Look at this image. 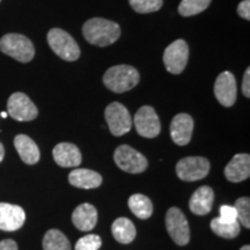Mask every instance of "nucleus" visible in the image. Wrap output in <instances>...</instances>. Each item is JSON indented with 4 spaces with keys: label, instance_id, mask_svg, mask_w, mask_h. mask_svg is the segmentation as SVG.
Here are the masks:
<instances>
[{
    "label": "nucleus",
    "instance_id": "obj_24",
    "mask_svg": "<svg viewBox=\"0 0 250 250\" xmlns=\"http://www.w3.org/2000/svg\"><path fill=\"white\" fill-rule=\"evenodd\" d=\"M211 229L214 234L224 239H234L240 234V224L237 220L233 223H225L219 218H214L211 221Z\"/></svg>",
    "mask_w": 250,
    "mask_h": 250
},
{
    "label": "nucleus",
    "instance_id": "obj_9",
    "mask_svg": "<svg viewBox=\"0 0 250 250\" xmlns=\"http://www.w3.org/2000/svg\"><path fill=\"white\" fill-rule=\"evenodd\" d=\"M189 59V46L184 40H176L167 46L164 52V62L171 74H181Z\"/></svg>",
    "mask_w": 250,
    "mask_h": 250
},
{
    "label": "nucleus",
    "instance_id": "obj_29",
    "mask_svg": "<svg viewBox=\"0 0 250 250\" xmlns=\"http://www.w3.org/2000/svg\"><path fill=\"white\" fill-rule=\"evenodd\" d=\"M221 221L225 223H233V221L237 220L236 210L234 206L229 205H223L220 208V217H219Z\"/></svg>",
    "mask_w": 250,
    "mask_h": 250
},
{
    "label": "nucleus",
    "instance_id": "obj_11",
    "mask_svg": "<svg viewBox=\"0 0 250 250\" xmlns=\"http://www.w3.org/2000/svg\"><path fill=\"white\" fill-rule=\"evenodd\" d=\"M134 126L137 132L144 138H155L161 131L158 114L149 105H144L134 115Z\"/></svg>",
    "mask_w": 250,
    "mask_h": 250
},
{
    "label": "nucleus",
    "instance_id": "obj_19",
    "mask_svg": "<svg viewBox=\"0 0 250 250\" xmlns=\"http://www.w3.org/2000/svg\"><path fill=\"white\" fill-rule=\"evenodd\" d=\"M14 146L24 164L35 165L40 161V148L30 137L26 134H18L14 138Z\"/></svg>",
    "mask_w": 250,
    "mask_h": 250
},
{
    "label": "nucleus",
    "instance_id": "obj_21",
    "mask_svg": "<svg viewBox=\"0 0 250 250\" xmlns=\"http://www.w3.org/2000/svg\"><path fill=\"white\" fill-rule=\"evenodd\" d=\"M111 232L116 241L123 245L131 243L137 235L136 227L132 221L127 218H118L112 223Z\"/></svg>",
    "mask_w": 250,
    "mask_h": 250
},
{
    "label": "nucleus",
    "instance_id": "obj_27",
    "mask_svg": "<svg viewBox=\"0 0 250 250\" xmlns=\"http://www.w3.org/2000/svg\"><path fill=\"white\" fill-rule=\"evenodd\" d=\"M237 221L246 228H250V199L249 197H241L235 202Z\"/></svg>",
    "mask_w": 250,
    "mask_h": 250
},
{
    "label": "nucleus",
    "instance_id": "obj_7",
    "mask_svg": "<svg viewBox=\"0 0 250 250\" xmlns=\"http://www.w3.org/2000/svg\"><path fill=\"white\" fill-rule=\"evenodd\" d=\"M104 117L110 132L116 137L127 133L132 127V117L129 110L120 102H112L105 108Z\"/></svg>",
    "mask_w": 250,
    "mask_h": 250
},
{
    "label": "nucleus",
    "instance_id": "obj_2",
    "mask_svg": "<svg viewBox=\"0 0 250 250\" xmlns=\"http://www.w3.org/2000/svg\"><path fill=\"white\" fill-rule=\"evenodd\" d=\"M139 72L130 65H116L107 70L103 76V83L111 92L121 94L138 85Z\"/></svg>",
    "mask_w": 250,
    "mask_h": 250
},
{
    "label": "nucleus",
    "instance_id": "obj_14",
    "mask_svg": "<svg viewBox=\"0 0 250 250\" xmlns=\"http://www.w3.org/2000/svg\"><path fill=\"white\" fill-rule=\"evenodd\" d=\"M193 131V120L189 114H179L170 124V137L176 145L186 146L190 143Z\"/></svg>",
    "mask_w": 250,
    "mask_h": 250
},
{
    "label": "nucleus",
    "instance_id": "obj_28",
    "mask_svg": "<svg viewBox=\"0 0 250 250\" xmlns=\"http://www.w3.org/2000/svg\"><path fill=\"white\" fill-rule=\"evenodd\" d=\"M102 246L101 237L96 234H88L78 240L74 250H99Z\"/></svg>",
    "mask_w": 250,
    "mask_h": 250
},
{
    "label": "nucleus",
    "instance_id": "obj_32",
    "mask_svg": "<svg viewBox=\"0 0 250 250\" xmlns=\"http://www.w3.org/2000/svg\"><path fill=\"white\" fill-rule=\"evenodd\" d=\"M0 250H18V245L11 239L2 240L0 241Z\"/></svg>",
    "mask_w": 250,
    "mask_h": 250
},
{
    "label": "nucleus",
    "instance_id": "obj_15",
    "mask_svg": "<svg viewBox=\"0 0 250 250\" xmlns=\"http://www.w3.org/2000/svg\"><path fill=\"white\" fill-rule=\"evenodd\" d=\"M225 176L229 182H242L250 176V155L241 153L233 156L225 167Z\"/></svg>",
    "mask_w": 250,
    "mask_h": 250
},
{
    "label": "nucleus",
    "instance_id": "obj_1",
    "mask_svg": "<svg viewBox=\"0 0 250 250\" xmlns=\"http://www.w3.org/2000/svg\"><path fill=\"white\" fill-rule=\"evenodd\" d=\"M83 34L90 44L108 46L114 44L121 36V28L114 21L102 18H93L86 21Z\"/></svg>",
    "mask_w": 250,
    "mask_h": 250
},
{
    "label": "nucleus",
    "instance_id": "obj_20",
    "mask_svg": "<svg viewBox=\"0 0 250 250\" xmlns=\"http://www.w3.org/2000/svg\"><path fill=\"white\" fill-rule=\"evenodd\" d=\"M68 182L71 186L80 189H95L101 186L102 176L94 170L78 168L68 175Z\"/></svg>",
    "mask_w": 250,
    "mask_h": 250
},
{
    "label": "nucleus",
    "instance_id": "obj_18",
    "mask_svg": "<svg viewBox=\"0 0 250 250\" xmlns=\"http://www.w3.org/2000/svg\"><path fill=\"white\" fill-rule=\"evenodd\" d=\"M72 221L79 230L83 232L92 230L98 223V211L95 206L88 203L79 205L72 213Z\"/></svg>",
    "mask_w": 250,
    "mask_h": 250
},
{
    "label": "nucleus",
    "instance_id": "obj_17",
    "mask_svg": "<svg viewBox=\"0 0 250 250\" xmlns=\"http://www.w3.org/2000/svg\"><path fill=\"white\" fill-rule=\"evenodd\" d=\"M214 202V192L212 188L203 186L192 193L189 201V208L193 214L205 215L212 210Z\"/></svg>",
    "mask_w": 250,
    "mask_h": 250
},
{
    "label": "nucleus",
    "instance_id": "obj_35",
    "mask_svg": "<svg viewBox=\"0 0 250 250\" xmlns=\"http://www.w3.org/2000/svg\"><path fill=\"white\" fill-rule=\"evenodd\" d=\"M2 117H7V112H1Z\"/></svg>",
    "mask_w": 250,
    "mask_h": 250
},
{
    "label": "nucleus",
    "instance_id": "obj_23",
    "mask_svg": "<svg viewBox=\"0 0 250 250\" xmlns=\"http://www.w3.org/2000/svg\"><path fill=\"white\" fill-rule=\"evenodd\" d=\"M43 249L44 250H71L68 239L58 229H49L43 237Z\"/></svg>",
    "mask_w": 250,
    "mask_h": 250
},
{
    "label": "nucleus",
    "instance_id": "obj_13",
    "mask_svg": "<svg viewBox=\"0 0 250 250\" xmlns=\"http://www.w3.org/2000/svg\"><path fill=\"white\" fill-rule=\"evenodd\" d=\"M26 221V213L21 206L0 203V229L14 232L20 229Z\"/></svg>",
    "mask_w": 250,
    "mask_h": 250
},
{
    "label": "nucleus",
    "instance_id": "obj_30",
    "mask_svg": "<svg viewBox=\"0 0 250 250\" xmlns=\"http://www.w3.org/2000/svg\"><path fill=\"white\" fill-rule=\"evenodd\" d=\"M237 14L246 20H250V0H243L240 2L237 6Z\"/></svg>",
    "mask_w": 250,
    "mask_h": 250
},
{
    "label": "nucleus",
    "instance_id": "obj_26",
    "mask_svg": "<svg viewBox=\"0 0 250 250\" xmlns=\"http://www.w3.org/2000/svg\"><path fill=\"white\" fill-rule=\"evenodd\" d=\"M129 2L137 13L147 14L159 11L162 7L164 0H129Z\"/></svg>",
    "mask_w": 250,
    "mask_h": 250
},
{
    "label": "nucleus",
    "instance_id": "obj_12",
    "mask_svg": "<svg viewBox=\"0 0 250 250\" xmlns=\"http://www.w3.org/2000/svg\"><path fill=\"white\" fill-rule=\"evenodd\" d=\"M214 95L224 107H232L237 98V87L235 77L230 72L220 73L214 83Z\"/></svg>",
    "mask_w": 250,
    "mask_h": 250
},
{
    "label": "nucleus",
    "instance_id": "obj_22",
    "mask_svg": "<svg viewBox=\"0 0 250 250\" xmlns=\"http://www.w3.org/2000/svg\"><path fill=\"white\" fill-rule=\"evenodd\" d=\"M130 210L139 219H148L153 213V204L147 196L142 193H134L129 198Z\"/></svg>",
    "mask_w": 250,
    "mask_h": 250
},
{
    "label": "nucleus",
    "instance_id": "obj_3",
    "mask_svg": "<svg viewBox=\"0 0 250 250\" xmlns=\"http://www.w3.org/2000/svg\"><path fill=\"white\" fill-rule=\"evenodd\" d=\"M0 51L20 62H28L35 56L33 42L21 34H6L0 39Z\"/></svg>",
    "mask_w": 250,
    "mask_h": 250
},
{
    "label": "nucleus",
    "instance_id": "obj_33",
    "mask_svg": "<svg viewBox=\"0 0 250 250\" xmlns=\"http://www.w3.org/2000/svg\"><path fill=\"white\" fill-rule=\"evenodd\" d=\"M4 156H5V148H4V145L0 143V162L4 160Z\"/></svg>",
    "mask_w": 250,
    "mask_h": 250
},
{
    "label": "nucleus",
    "instance_id": "obj_25",
    "mask_svg": "<svg viewBox=\"0 0 250 250\" xmlns=\"http://www.w3.org/2000/svg\"><path fill=\"white\" fill-rule=\"evenodd\" d=\"M212 0H182L179 6V13L182 17H192L204 12Z\"/></svg>",
    "mask_w": 250,
    "mask_h": 250
},
{
    "label": "nucleus",
    "instance_id": "obj_16",
    "mask_svg": "<svg viewBox=\"0 0 250 250\" xmlns=\"http://www.w3.org/2000/svg\"><path fill=\"white\" fill-rule=\"evenodd\" d=\"M52 154L56 164L62 168L78 167L83 161L80 149L71 143H61L56 145Z\"/></svg>",
    "mask_w": 250,
    "mask_h": 250
},
{
    "label": "nucleus",
    "instance_id": "obj_5",
    "mask_svg": "<svg viewBox=\"0 0 250 250\" xmlns=\"http://www.w3.org/2000/svg\"><path fill=\"white\" fill-rule=\"evenodd\" d=\"M114 160L122 170L130 174L144 173L148 167L147 159L129 145H121L114 153Z\"/></svg>",
    "mask_w": 250,
    "mask_h": 250
},
{
    "label": "nucleus",
    "instance_id": "obj_36",
    "mask_svg": "<svg viewBox=\"0 0 250 250\" xmlns=\"http://www.w3.org/2000/svg\"><path fill=\"white\" fill-rule=\"evenodd\" d=\"M0 1H1V0H0Z\"/></svg>",
    "mask_w": 250,
    "mask_h": 250
},
{
    "label": "nucleus",
    "instance_id": "obj_6",
    "mask_svg": "<svg viewBox=\"0 0 250 250\" xmlns=\"http://www.w3.org/2000/svg\"><path fill=\"white\" fill-rule=\"evenodd\" d=\"M210 162L203 156H187L181 159L176 165V174L182 181L195 182L208 176Z\"/></svg>",
    "mask_w": 250,
    "mask_h": 250
},
{
    "label": "nucleus",
    "instance_id": "obj_10",
    "mask_svg": "<svg viewBox=\"0 0 250 250\" xmlns=\"http://www.w3.org/2000/svg\"><path fill=\"white\" fill-rule=\"evenodd\" d=\"M8 115L19 122L34 121L39 115V109L24 93L17 92L9 96L7 102Z\"/></svg>",
    "mask_w": 250,
    "mask_h": 250
},
{
    "label": "nucleus",
    "instance_id": "obj_34",
    "mask_svg": "<svg viewBox=\"0 0 250 250\" xmlns=\"http://www.w3.org/2000/svg\"><path fill=\"white\" fill-rule=\"evenodd\" d=\"M240 250H250V247H249L248 245H247V246H243L242 248L240 249Z\"/></svg>",
    "mask_w": 250,
    "mask_h": 250
},
{
    "label": "nucleus",
    "instance_id": "obj_8",
    "mask_svg": "<svg viewBox=\"0 0 250 250\" xmlns=\"http://www.w3.org/2000/svg\"><path fill=\"white\" fill-rule=\"evenodd\" d=\"M166 227L171 240L179 246H186L190 241V228L186 215L179 208H170L166 214Z\"/></svg>",
    "mask_w": 250,
    "mask_h": 250
},
{
    "label": "nucleus",
    "instance_id": "obj_31",
    "mask_svg": "<svg viewBox=\"0 0 250 250\" xmlns=\"http://www.w3.org/2000/svg\"><path fill=\"white\" fill-rule=\"evenodd\" d=\"M250 68L248 67L246 70L245 76H243L242 80V93L246 98H250Z\"/></svg>",
    "mask_w": 250,
    "mask_h": 250
},
{
    "label": "nucleus",
    "instance_id": "obj_4",
    "mask_svg": "<svg viewBox=\"0 0 250 250\" xmlns=\"http://www.w3.org/2000/svg\"><path fill=\"white\" fill-rule=\"evenodd\" d=\"M46 39L52 51L64 61L74 62L80 57L79 45L67 31L54 28L49 31Z\"/></svg>",
    "mask_w": 250,
    "mask_h": 250
}]
</instances>
